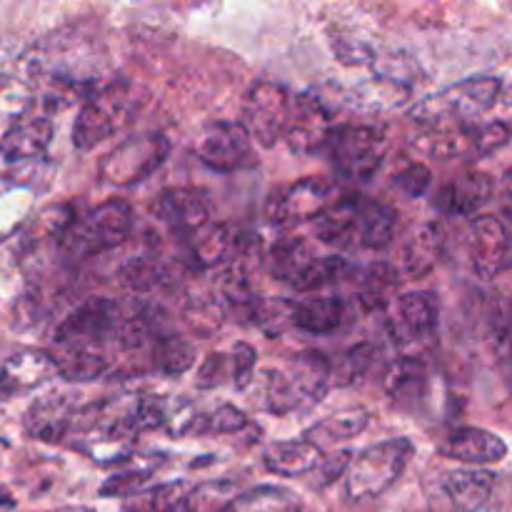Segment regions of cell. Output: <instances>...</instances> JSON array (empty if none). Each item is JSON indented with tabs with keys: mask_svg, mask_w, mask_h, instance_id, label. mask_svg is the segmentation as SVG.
<instances>
[{
	"mask_svg": "<svg viewBox=\"0 0 512 512\" xmlns=\"http://www.w3.org/2000/svg\"><path fill=\"white\" fill-rule=\"evenodd\" d=\"M500 93H503L500 78L475 75V78H465L420 100L410 113V120L428 130L465 128V125H473V120H478L480 115L488 113L500 100Z\"/></svg>",
	"mask_w": 512,
	"mask_h": 512,
	"instance_id": "1",
	"label": "cell"
},
{
	"mask_svg": "<svg viewBox=\"0 0 512 512\" xmlns=\"http://www.w3.org/2000/svg\"><path fill=\"white\" fill-rule=\"evenodd\" d=\"M415 455L410 438H390L360 450L345 475V493L355 503L375 500L388 493Z\"/></svg>",
	"mask_w": 512,
	"mask_h": 512,
	"instance_id": "2",
	"label": "cell"
},
{
	"mask_svg": "<svg viewBox=\"0 0 512 512\" xmlns=\"http://www.w3.org/2000/svg\"><path fill=\"white\" fill-rule=\"evenodd\" d=\"M133 233V208L125 200H108L73 220L60 235V248L68 258L85 260L123 245Z\"/></svg>",
	"mask_w": 512,
	"mask_h": 512,
	"instance_id": "3",
	"label": "cell"
},
{
	"mask_svg": "<svg viewBox=\"0 0 512 512\" xmlns=\"http://www.w3.org/2000/svg\"><path fill=\"white\" fill-rule=\"evenodd\" d=\"M135 90L128 80H108L80 108L73 125V145L78 150L98 148L103 140L118 133L135 110Z\"/></svg>",
	"mask_w": 512,
	"mask_h": 512,
	"instance_id": "4",
	"label": "cell"
},
{
	"mask_svg": "<svg viewBox=\"0 0 512 512\" xmlns=\"http://www.w3.org/2000/svg\"><path fill=\"white\" fill-rule=\"evenodd\" d=\"M170 140L163 133H138L115 145L98 165V180L115 188H133L148 180L170 155Z\"/></svg>",
	"mask_w": 512,
	"mask_h": 512,
	"instance_id": "5",
	"label": "cell"
},
{
	"mask_svg": "<svg viewBox=\"0 0 512 512\" xmlns=\"http://www.w3.org/2000/svg\"><path fill=\"white\" fill-rule=\"evenodd\" d=\"M325 150L340 175L350 180H370L388 153V133L378 125H338Z\"/></svg>",
	"mask_w": 512,
	"mask_h": 512,
	"instance_id": "6",
	"label": "cell"
},
{
	"mask_svg": "<svg viewBox=\"0 0 512 512\" xmlns=\"http://www.w3.org/2000/svg\"><path fill=\"white\" fill-rule=\"evenodd\" d=\"M125 313L113 298H90L80 303L55 330L58 348L103 350L105 343L115 340L123 330Z\"/></svg>",
	"mask_w": 512,
	"mask_h": 512,
	"instance_id": "7",
	"label": "cell"
},
{
	"mask_svg": "<svg viewBox=\"0 0 512 512\" xmlns=\"http://www.w3.org/2000/svg\"><path fill=\"white\" fill-rule=\"evenodd\" d=\"M335 188L328 178L308 175L288 185L270 190L265 200V220L275 228H290L298 223H313L335 203Z\"/></svg>",
	"mask_w": 512,
	"mask_h": 512,
	"instance_id": "8",
	"label": "cell"
},
{
	"mask_svg": "<svg viewBox=\"0 0 512 512\" xmlns=\"http://www.w3.org/2000/svg\"><path fill=\"white\" fill-rule=\"evenodd\" d=\"M290 100L288 90L270 80H260L250 88L243 103V125L248 130L250 140L258 143L260 148H273L280 138H285L290 118Z\"/></svg>",
	"mask_w": 512,
	"mask_h": 512,
	"instance_id": "9",
	"label": "cell"
},
{
	"mask_svg": "<svg viewBox=\"0 0 512 512\" xmlns=\"http://www.w3.org/2000/svg\"><path fill=\"white\" fill-rule=\"evenodd\" d=\"M510 140V128L505 123L465 125V128L430 130L420 148L435 160H478L505 148Z\"/></svg>",
	"mask_w": 512,
	"mask_h": 512,
	"instance_id": "10",
	"label": "cell"
},
{
	"mask_svg": "<svg viewBox=\"0 0 512 512\" xmlns=\"http://www.w3.org/2000/svg\"><path fill=\"white\" fill-rule=\"evenodd\" d=\"M195 155L215 173H235L255 165L253 140L248 130L233 120H213L205 125L195 140Z\"/></svg>",
	"mask_w": 512,
	"mask_h": 512,
	"instance_id": "11",
	"label": "cell"
},
{
	"mask_svg": "<svg viewBox=\"0 0 512 512\" xmlns=\"http://www.w3.org/2000/svg\"><path fill=\"white\" fill-rule=\"evenodd\" d=\"M333 115L325 108L323 100L315 93H300L290 105L288 128H285V143L293 153L310 155L325 148L333 135Z\"/></svg>",
	"mask_w": 512,
	"mask_h": 512,
	"instance_id": "12",
	"label": "cell"
},
{
	"mask_svg": "<svg viewBox=\"0 0 512 512\" xmlns=\"http://www.w3.org/2000/svg\"><path fill=\"white\" fill-rule=\"evenodd\" d=\"M210 213V198L198 188H165L150 203V215L180 235H193L210 225Z\"/></svg>",
	"mask_w": 512,
	"mask_h": 512,
	"instance_id": "13",
	"label": "cell"
},
{
	"mask_svg": "<svg viewBox=\"0 0 512 512\" xmlns=\"http://www.w3.org/2000/svg\"><path fill=\"white\" fill-rule=\"evenodd\" d=\"M470 263L478 278L493 280L508 268L510 233L498 215H478L468 230Z\"/></svg>",
	"mask_w": 512,
	"mask_h": 512,
	"instance_id": "14",
	"label": "cell"
},
{
	"mask_svg": "<svg viewBox=\"0 0 512 512\" xmlns=\"http://www.w3.org/2000/svg\"><path fill=\"white\" fill-rule=\"evenodd\" d=\"M53 375H58L53 355L35 348L18 350L0 365V398L35 390Z\"/></svg>",
	"mask_w": 512,
	"mask_h": 512,
	"instance_id": "15",
	"label": "cell"
},
{
	"mask_svg": "<svg viewBox=\"0 0 512 512\" xmlns=\"http://www.w3.org/2000/svg\"><path fill=\"white\" fill-rule=\"evenodd\" d=\"M73 420H78L73 398L65 393H53L48 398H40L25 413V430L30 438L40 443H63L65 435L73 428Z\"/></svg>",
	"mask_w": 512,
	"mask_h": 512,
	"instance_id": "16",
	"label": "cell"
},
{
	"mask_svg": "<svg viewBox=\"0 0 512 512\" xmlns=\"http://www.w3.org/2000/svg\"><path fill=\"white\" fill-rule=\"evenodd\" d=\"M440 455L463 465H495L508 455V445L500 435L483 428H458L440 445Z\"/></svg>",
	"mask_w": 512,
	"mask_h": 512,
	"instance_id": "17",
	"label": "cell"
},
{
	"mask_svg": "<svg viewBox=\"0 0 512 512\" xmlns=\"http://www.w3.org/2000/svg\"><path fill=\"white\" fill-rule=\"evenodd\" d=\"M495 193V183L488 173L480 170H468L458 175L435 195V205L445 215H475L480 208L490 203Z\"/></svg>",
	"mask_w": 512,
	"mask_h": 512,
	"instance_id": "18",
	"label": "cell"
},
{
	"mask_svg": "<svg viewBox=\"0 0 512 512\" xmlns=\"http://www.w3.org/2000/svg\"><path fill=\"white\" fill-rule=\"evenodd\" d=\"M495 480L498 478L490 470H450L440 488L453 512H480L493 498Z\"/></svg>",
	"mask_w": 512,
	"mask_h": 512,
	"instance_id": "19",
	"label": "cell"
},
{
	"mask_svg": "<svg viewBox=\"0 0 512 512\" xmlns=\"http://www.w3.org/2000/svg\"><path fill=\"white\" fill-rule=\"evenodd\" d=\"M445 235L438 223H423L408 233L400 245V273L410 280H420L438 265Z\"/></svg>",
	"mask_w": 512,
	"mask_h": 512,
	"instance_id": "20",
	"label": "cell"
},
{
	"mask_svg": "<svg viewBox=\"0 0 512 512\" xmlns=\"http://www.w3.org/2000/svg\"><path fill=\"white\" fill-rule=\"evenodd\" d=\"M55 128L48 118H25L10 125L0 138V158L5 163L35 160L50 148Z\"/></svg>",
	"mask_w": 512,
	"mask_h": 512,
	"instance_id": "21",
	"label": "cell"
},
{
	"mask_svg": "<svg viewBox=\"0 0 512 512\" xmlns=\"http://www.w3.org/2000/svg\"><path fill=\"white\" fill-rule=\"evenodd\" d=\"M360 198L335 200L323 215L313 220V233L320 243L338 250H350L360 245V223H358Z\"/></svg>",
	"mask_w": 512,
	"mask_h": 512,
	"instance_id": "22",
	"label": "cell"
},
{
	"mask_svg": "<svg viewBox=\"0 0 512 512\" xmlns=\"http://www.w3.org/2000/svg\"><path fill=\"white\" fill-rule=\"evenodd\" d=\"M323 458V448L313 440H283L265 450L263 465L268 473L280 478H300V475H313Z\"/></svg>",
	"mask_w": 512,
	"mask_h": 512,
	"instance_id": "23",
	"label": "cell"
},
{
	"mask_svg": "<svg viewBox=\"0 0 512 512\" xmlns=\"http://www.w3.org/2000/svg\"><path fill=\"white\" fill-rule=\"evenodd\" d=\"M288 375L305 408L318 405L328 395V390L333 388V363L323 353H315V350H305V353L295 355Z\"/></svg>",
	"mask_w": 512,
	"mask_h": 512,
	"instance_id": "24",
	"label": "cell"
},
{
	"mask_svg": "<svg viewBox=\"0 0 512 512\" xmlns=\"http://www.w3.org/2000/svg\"><path fill=\"white\" fill-rule=\"evenodd\" d=\"M315 260H318V255H315L313 245L303 238H295V235L278 238L270 245L268 255H265L268 273L273 275L275 280L288 285H295V280H298Z\"/></svg>",
	"mask_w": 512,
	"mask_h": 512,
	"instance_id": "25",
	"label": "cell"
},
{
	"mask_svg": "<svg viewBox=\"0 0 512 512\" xmlns=\"http://www.w3.org/2000/svg\"><path fill=\"white\" fill-rule=\"evenodd\" d=\"M405 333L418 340H433L440 323V303L430 290H410L395 298Z\"/></svg>",
	"mask_w": 512,
	"mask_h": 512,
	"instance_id": "26",
	"label": "cell"
},
{
	"mask_svg": "<svg viewBox=\"0 0 512 512\" xmlns=\"http://www.w3.org/2000/svg\"><path fill=\"white\" fill-rule=\"evenodd\" d=\"M345 303L340 298L313 295L308 300L293 303V325L310 335H330L343 325Z\"/></svg>",
	"mask_w": 512,
	"mask_h": 512,
	"instance_id": "27",
	"label": "cell"
},
{
	"mask_svg": "<svg viewBox=\"0 0 512 512\" xmlns=\"http://www.w3.org/2000/svg\"><path fill=\"white\" fill-rule=\"evenodd\" d=\"M238 245V235L228 223H210L198 233H193L190 255L198 263V268H215V265L233 258Z\"/></svg>",
	"mask_w": 512,
	"mask_h": 512,
	"instance_id": "28",
	"label": "cell"
},
{
	"mask_svg": "<svg viewBox=\"0 0 512 512\" xmlns=\"http://www.w3.org/2000/svg\"><path fill=\"white\" fill-rule=\"evenodd\" d=\"M53 358L58 375L68 383H93L110 370V358L103 350L60 348Z\"/></svg>",
	"mask_w": 512,
	"mask_h": 512,
	"instance_id": "29",
	"label": "cell"
},
{
	"mask_svg": "<svg viewBox=\"0 0 512 512\" xmlns=\"http://www.w3.org/2000/svg\"><path fill=\"white\" fill-rule=\"evenodd\" d=\"M410 98V88L398 78H388V75H378L370 78L368 83L358 85L353 90L355 108L363 113H385L398 105H403Z\"/></svg>",
	"mask_w": 512,
	"mask_h": 512,
	"instance_id": "30",
	"label": "cell"
},
{
	"mask_svg": "<svg viewBox=\"0 0 512 512\" xmlns=\"http://www.w3.org/2000/svg\"><path fill=\"white\" fill-rule=\"evenodd\" d=\"M198 363V350L178 333L158 335L153 343V365L165 378H180Z\"/></svg>",
	"mask_w": 512,
	"mask_h": 512,
	"instance_id": "31",
	"label": "cell"
},
{
	"mask_svg": "<svg viewBox=\"0 0 512 512\" xmlns=\"http://www.w3.org/2000/svg\"><path fill=\"white\" fill-rule=\"evenodd\" d=\"M258 383V403L260 408L273 415H288L295 410H305L288 370H265Z\"/></svg>",
	"mask_w": 512,
	"mask_h": 512,
	"instance_id": "32",
	"label": "cell"
},
{
	"mask_svg": "<svg viewBox=\"0 0 512 512\" xmlns=\"http://www.w3.org/2000/svg\"><path fill=\"white\" fill-rule=\"evenodd\" d=\"M358 223L360 245L368 250H383L395 238V223H398V218H395L393 208H388V205L360 198Z\"/></svg>",
	"mask_w": 512,
	"mask_h": 512,
	"instance_id": "33",
	"label": "cell"
},
{
	"mask_svg": "<svg viewBox=\"0 0 512 512\" xmlns=\"http://www.w3.org/2000/svg\"><path fill=\"white\" fill-rule=\"evenodd\" d=\"M225 512H303L298 495L280 485H258L240 493Z\"/></svg>",
	"mask_w": 512,
	"mask_h": 512,
	"instance_id": "34",
	"label": "cell"
},
{
	"mask_svg": "<svg viewBox=\"0 0 512 512\" xmlns=\"http://www.w3.org/2000/svg\"><path fill=\"white\" fill-rule=\"evenodd\" d=\"M385 390L395 403H415L428 390V370L418 358H400L385 375Z\"/></svg>",
	"mask_w": 512,
	"mask_h": 512,
	"instance_id": "35",
	"label": "cell"
},
{
	"mask_svg": "<svg viewBox=\"0 0 512 512\" xmlns=\"http://www.w3.org/2000/svg\"><path fill=\"white\" fill-rule=\"evenodd\" d=\"M188 493L190 488L183 480L153 485V488L130 495L123 503V512H180Z\"/></svg>",
	"mask_w": 512,
	"mask_h": 512,
	"instance_id": "36",
	"label": "cell"
},
{
	"mask_svg": "<svg viewBox=\"0 0 512 512\" xmlns=\"http://www.w3.org/2000/svg\"><path fill=\"white\" fill-rule=\"evenodd\" d=\"M170 278L168 265L155 255H140V258L125 260L118 268V283L133 293H148Z\"/></svg>",
	"mask_w": 512,
	"mask_h": 512,
	"instance_id": "37",
	"label": "cell"
},
{
	"mask_svg": "<svg viewBox=\"0 0 512 512\" xmlns=\"http://www.w3.org/2000/svg\"><path fill=\"white\" fill-rule=\"evenodd\" d=\"M370 425V413L365 408H348V410H340V413L330 415V418L320 420L318 425L305 433L308 440H350V438H358L360 433H365Z\"/></svg>",
	"mask_w": 512,
	"mask_h": 512,
	"instance_id": "38",
	"label": "cell"
},
{
	"mask_svg": "<svg viewBox=\"0 0 512 512\" xmlns=\"http://www.w3.org/2000/svg\"><path fill=\"white\" fill-rule=\"evenodd\" d=\"M400 285V273L388 263L370 265L363 275H360V303L368 310L385 308L393 300L395 290Z\"/></svg>",
	"mask_w": 512,
	"mask_h": 512,
	"instance_id": "39",
	"label": "cell"
},
{
	"mask_svg": "<svg viewBox=\"0 0 512 512\" xmlns=\"http://www.w3.org/2000/svg\"><path fill=\"white\" fill-rule=\"evenodd\" d=\"M238 495V485L233 480H208L198 488H190L180 512H225Z\"/></svg>",
	"mask_w": 512,
	"mask_h": 512,
	"instance_id": "40",
	"label": "cell"
},
{
	"mask_svg": "<svg viewBox=\"0 0 512 512\" xmlns=\"http://www.w3.org/2000/svg\"><path fill=\"white\" fill-rule=\"evenodd\" d=\"M378 355V348L373 343H358L348 348L333 365V385L348 388V385L358 383L373 370V365L378 363Z\"/></svg>",
	"mask_w": 512,
	"mask_h": 512,
	"instance_id": "41",
	"label": "cell"
},
{
	"mask_svg": "<svg viewBox=\"0 0 512 512\" xmlns=\"http://www.w3.org/2000/svg\"><path fill=\"white\" fill-rule=\"evenodd\" d=\"M248 425L250 420L243 410L235 408V405L230 403H223L215 410H210V413H198L193 433L195 435H233V433H240V430H245Z\"/></svg>",
	"mask_w": 512,
	"mask_h": 512,
	"instance_id": "42",
	"label": "cell"
},
{
	"mask_svg": "<svg viewBox=\"0 0 512 512\" xmlns=\"http://www.w3.org/2000/svg\"><path fill=\"white\" fill-rule=\"evenodd\" d=\"M350 273V265L345 263L338 255H330V258H318L298 280H295L293 288L298 293H318L320 288H328V285L343 280V275Z\"/></svg>",
	"mask_w": 512,
	"mask_h": 512,
	"instance_id": "43",
	"label": "cell"
},
{
	"mask_svg": "<svg viewBox=\"0 0 512 512\" xmlns=\"http://www.w3.org/2000/svg\"><path fill=\"white\" fill-rule=\"evenodd\" d=\"M150 478H153V468L125 470V473H118V475H113V478L105 480L103 488H100V495H103V498H125L128 500L130 495L140 493V488H143Z\"/></svg>",
	"mask_w": 512,
	"mask_h": 512,
	"instance_id": "44",
	"label": "cell"
},
{
	"mask_svg": "<svg viewBox=\"0 0 512 512\" xmlns=\"http://www.w3.org/2000/svg\"><path fill=\"white\" fill-rule=\"evenodd\" d=\"M230 368H233V385L238 390L250 388L255 383V368H258V353L250 343H235L230 348Z\"/></svg>",
	"mask_w": 512,
	"mask_h": 512,
	"instance_id": "45",
	"label": "cell"
},
{
	"mask_svg": "<svg viewBox=\"0 0 512 512\" xmlns=\"http://www.w3.org/2000/svg\"><path fill=\"white\" fill-rule=\"evenodd\" d=\"M225 380H233V368H230L228 353H210L208 358L200 363L198 375H195V385L198 390H215L225 385Z\"/></svg>",
	"mask_w": 512,
	"mask_h": 512,
	"instance_id": "46",
	"label": "cell"
},
{
	"mask_svg": "<svg viewBox=\"0 0 512 512\" xmlns=\"http://www.w3.org/2000/svg\"><path fill=\"white\" fill-rule=\"evenodd\" d=\"M495 338H498L500 358L508 368V378L512 383V288L500 298L498 315H495Z\"/></svg>",
	"mask_w": 512,
	"mask_h": 512,
	"instance_id": "47",
	"label": "cell"
},
{
	"mask_svg": "<svg viewBox=\"0 0 512 512\" xmlns=\"http://www.w3.org/2000/svg\"><path fill=\"white\" fill-rule=\"evenodd\" d=\"M188 323L190 328L198 330V333L203 335H210L215 333V330L223 325V305H220V300H193V303L188 305Z\"/></svg>",
	"mask_w": 512,
	"mask_h": 512,
	"instance_id": "48",
	"label": "cell"
},
{
	"mask_svg": "<svg viewBox=\"0 0 512 512\" xmlns=\"http://www.w3.org/2000/svg\"><path fill=\"white\" fill-rule=\"evenodd\" d=\"M395 185H398L405 195H410V198H420V195L428 193L430 185H433V173H430L428 165L410 163L408 168H403L395 175Z\"/></svg>",
	"mask_w": 512,
	"mask_h": 512,
	"instance_id": "49",
	"label": "cell"
},
{
	"mask_svg": "<svg viewBox=\"0 0 512 512\" xmlns=\"http://www.w3.org/2000/svg\"><path fill=\"white\" fill-rule=\"evenodd\" d=\"M353 458L355 455L350 453V450H338V453L323 458V463H320L318 470L313 473L315 485H318V488H328V485H333L335 480H340L343 475H348Z\"/></svg>",
	"mask_w": 512,
	"mask_h": 512,
	"instance_id": "50",
	"label": "cell"
},
{
	"mask_svg": "<svg viewBox=\"0 0 512 512\" xmlns=\"http://www.w3.org/2000/svg\"><path fill=\"white\" fill-rule=\"evenodd\" d=\"M500 203H503V210L512 215V168L505 173L503 188H500Z\"/></svg>",
	"mask_w": 512,
	"mask_h": 512,
	"instance_id": "51",
	"label": "cell"
},
{
	"mask_svg": "<svg viewBox=\"0 0 512 512\" xmlns=\"http://www.w3.org/2000/svg\"><path fill=\"white\" fill-rule=\"evenodd\" d=\"M500 103H503L505 108H512V83L508 88H503V93H500Z\"/></svg>",
	"mask_w": 512,
	"mask_h": 512,
	"instance_id": "52",
	"label": "cell"
},
{
	"mask_svg": "<svg viewBox=\"0 0 512 512\" xmlns=\"http://www.w3.org/2000/svg\"><path fill=\"white\" fill-rule=\"evenodd\" d=\"M55 512H93L90 508H63V510H55Z\"/></svg>",
	"mask_w": 512,
	"mask_h": 512,
	"instance_id": "53",
	"label": "cell"
}]
</instances>
